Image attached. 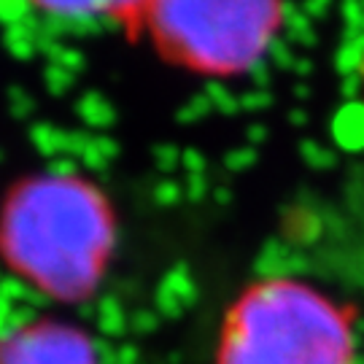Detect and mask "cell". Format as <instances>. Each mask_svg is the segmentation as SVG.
<instances>
[{
    "instance_id": "obj_1",
    "label": "cell",
    "mask_w": 364,
    "mask_h": 364,
    "mask_svg": "<svg viewBox=\"0 0 364 364\" xmlns=\"http://www.w3.org/2000/svg\"><path fill=\"white\" fill-rule=\"evenodd\" d=\"M114 248L117 210L87 176H27L0 203V264L54 302L90 299Z\"/></svg>"
},
{
    "instance_id": "obj_2",
    "label": "cell",
    "mask_w": 364,
    "mask_h": 364,
    "mask_svg": "<svg viewBox=\"0 0 364 364\" xmlns=\"http://www.w3.org/2000/svg\"><path fill=\"white\" fill-rule=\"evenodd\" d=\"M353 311L297 278L243 289L221 324L216 364H353Z\"/></svg>"
},
{
    "instance_id": "obj_3",
    "label": "cell",
    "mask_w": 364,
    "mask_h": 364,
    "mask_svg": "<svg viewBox=\"0 0 364 364\" xmlns=\"http://www.w3.org/2000/svg\"><path fill=\"white\" fill-rule=\"evenodd\" d=\"M284 19V0H149L141 38L178 70L237 78L264 60Z\"/></svg>"
},
{
    "instance_id": "obj_4",
    "label": "cell",
    "mask_w": 364,
    "mask_h": 364,
    "mask_svg": "<svg viewBox=\"0 0 364 364\" xmlns=\"http://www.w3.org/2000/svg\"><path fill=\"white\" fill-rule=\"evenodd\" d=\"M0 364H103L97 346L76 324L38 318L0 340Z\"/></svg>"
},
{
    "instance_id": "obj_5",
    "label": "cell",
    "mask_w": 364,
    "mask_h": 364,
    "mask_svg": "<svg viewBox=\"0 0 364 364\" xmlns=\"http://www.w3.org/2000/svg\"><path fill=\"white\" fill-rule=\"evenodd\" d=\"M30 9L63 19H105L130 41L141 38V22L149 0H25Z\"/></svg>"
},
{
    "instance_id": "obj_6",
    "label": "cell",
    "mask_w": 364,
    "mask_h": 364,
    "mask_svg": "<svg viewBox=\"0 0 364 364\" xmlns=\"http://www.w3.org/2000/svg\"><path fill=\"white\" fill-rule=\"evenodd\" d=\"M359 78H362V97H364V54H362V63H359Z\"/></svg>"
}]
</instances>
